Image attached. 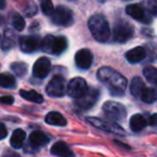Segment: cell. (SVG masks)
Returning <instances> with one entry per match:
<instances>
[{
	"mask_svg": "<svg viewBox=\"0 0 157 157\" xmlns=\"http://www.w3.org/2000/svg\"><path fill=\"white\" fill-rule=\"evenodd\" d=\"M99 81L107 86L112 96H123L127 86V80L120 72L110 67H101L97 72Z\"/></svg>",
	"mask_w": 157,
	"mask_h": 157,
	"instance_id": "obj_1",
	"label": "cell"
},
{
	"mask_svg": "<svg viewBox=\"0 0 157 157\" xmlns=\"http://www.w3.org/2000/svg\"><path fill=\"white\" fill-rule=\"evenodd\" d=\"M88 28L95 40L98 42H105L109 40L111 35L109 23L101 14H95L88 20Z\"/></svg>",
	"mask_w": 157,
	"mask_h": 157,
	"instance_id": "obj_2",
	"label": "cell"
},
{
	"mask_svg": "<svg viewBox=\"0 0 157 157\" xmlns=\"http://www.w3.org/2000/svg\"><path fill=\"white\" fill-rule=\"evenodd\" d=\"M133 31L135 30H133V27L130 23L124 20L117 21L113 27L114 40L116 42H120V43H124L132 37Z\"/></svg>",
	"mask_w": 157,
	"mask_h": 157,
	"instance_id": "obj_3",
	"label": "cell"
},
{
	"mask_svg": "<svg viewBox=\"0 0 157 157\" xmlns=\"http://www.w3.org/2000/svg\"><path fill=\"white\" fill-rule=\"evenodd\" d=\"M102 111L109 118L114 121H121L126 117L127 110L122 103L116 102V101L110 100L103 103Z\"/></svg>",
	"mask_w": 157,
	"mask_h": 157,
	"instance_id": "obj_4",
	"label": "cell"
},
{
	"mask_svg": "<svg viewBox=\"0 0 157 157\" xmlns=\"http://www.w3.org/2000/svg\"><path fill=\"white\" fill-rule=\"evenodd\" d=\"M51 20H52V22L55 25H58V26H68L73 21L72 11L70 9H68L67 7L59 6V7L55 8L53 13L51 14Z\"/></svg>",
	"mask_w": 157,
	"mask_h": 157,
	"instance_id": "obj_5",
	"label": "cell"
},
{
	"mask_svg": "<svg viewBox=\"0 0 157 157\" xmlns=\"http://www.w3.org/2000/svg\"><path fill=\"white\" fill-rule=\"evenodd\" d=\"M86 121L92 126L96 127V128L100 129V130L107 131V132H111V133H117V135H124L125 133L124 129L120 125L115 124V123L108 122V121L101 120V118L98 117H87Z\"/></svg>",
	"mask_w": 157,
	"mask_h": 157,
	"instance_id": "obj_6",
	"label": "cell"
},
{
	"mask_svg": "<svg viewBox=\"0 0 157 157\" xmlns=\"http://www.w3.org/2000/svg\"><path fill=\"white\" fill-rule=\"evenodd\" d=\"M126 13L129 16L133 18V20L138 21V22L144 23V24H150L153 20L152 14L148 11H146L142 6L133 3V5H129L126 7Z\"/></svg>",
	"mask_w": 157,
	"mask_h": 157,
	"instance_id": "obj_7",
	"label": "cell"
},
{
	"mask_svg": "<svg viewBox=\"0 0 157 157\" xmlns=\"http://www.w3.org/2000/svg\"><path fill=\"white\" fill-rule=\"evenodd\" d=\"M88 90V86L86 84L85 80L82 78H74L69 82L67 87V93L70 97L74 99H78L82 97Z\"/></svg>",
	"mask_w": 157,
	"mask_h": 157,
	"instance_id": "obj_8",
	"label": "cell"
},
{
	"mask_svg": "<svg viewBox=\"0 0 157 157\" xmlns=\"http://www.w3.org/2000/svg\"><path fill=\"white\" fill-rule=\"evenodd\" d=\"M66 82L61 75H55L46 86V93L51 97H63L66 94Z\"/></svg>",
	"mask_w": 157,
	"mask_h": 157,
	"instance_id": "obj_9",
	"label": "cell"
},
{
	"mask_svg": "<svg viewBox=\"0 0 157 157\" xmlns=\"http://www.w3.org/2000/svg\"><path fill=\"white\" fill-rule=\"evenodd\" d=\"M99 97V90L96 88H88L87 92L80 98L75 99V105L80 109H90L96 103Z\"/></svg>",
	"mask_w": 157,
	"mask_h": 157,
	"instance_id": "obj_10",
	"label": "cell"
},
{
	"mask_svg": "<svg viewBox=\"0 0 157 157\" xmlns=\"http://www.w3.org/2000/svg\"><path fill=\"white\" fill-rule=\"evenodd\" d=\"M41 45V40L37 36H23L20 38L21 50L25 53H33L39 50Z\"/></svg>",
	"mask_w": 157,
	"mask_h": 157,
	"instance_id": "obj_11",
	"label": "cell"
},
{
	"mask_svg": "<svg viewBox=\"0 0 157 157\" xmlns=\"http://www.w3.org/2000/svg\"><path fill=\"white\" fill-rule=\"evenodd\" d=\"M51 61L46 57H41L39 58L33 65V75L38 78H44L45 76L48 75L51 71Z\"/></svg>",
	"mask_w": 157,
	"mask_h": 157,
	"instance_id": "obj_12",
	"label": "cell"
},
{
	"mask_svg": "<svg viewBox=\"0 0 157 157\" xmlns=\"http://www.w3.org/2000/svg\"><path fill=\"white\" fill-rule=\"evenodd\" d=\"M93 63V54L90 50H80L75 55V63L81 69H88Z\"/></svg>",
	"mask_w": 157,
	"mask_h": 157,
	"instance_id": "obj_13",
	"label": "cell"
},
{
	"mask_svg": "<svg viewBox=\"0 0 157 157\" xmlns=\"http://www.w3.org/2000/svg\"><path fill=\"white\" fill-rule=\"evenodd\" d=\"M146 56V52L143 48L141 46H137V48H132V50L128 51L126 53V58L130 63H137L142 61Z\"/></svg>",
	"mask_w": 157,
	"mask_h": 157,
	"instance_id": "obj_14",
	"label": "cell"
},
{
	"mask_svg": "<svg viewBox=\"0 0 157 157\" xmlns=\"http://www.w3.org/2000/svg\"><path fill=\"white\" fill-rule=\"evenodd\" d=\"M51 153L56 156L59 157H72L73 153H72L71 148L63 142H56L51 148Z\"/></svg>",
	"mask_w": 157,
	"mask_h": 157,
	"instance_id": "obj_15",
	"label": "cell"
},
{
	"mask_svg": "<svg viewBox=\"0 0 157 157\" xmlns=\"http://www.w3.org/2000/svg\"><path fill=\"white\" fill-rule=\"evenodd\" d=\"M48 142V138L44 135L41 131H33L30 136H29V143L33 146V147H42Z\"/></svg>",
	"mask_w": 157,
	"mask_h": 157,
	"instance_id": "obj_16",
	"label": "cell"
},
{
	"mask_svg": "<svg viewBox=\"0 0 157 157\" xmlns=\"http://www.w3.org/2000/svg\"><path fill=\"white\" fill-rule=\"evenodd\" d=\"M68 42L65 37H54L51 48V54L59 55L67 48Z\"/></svg>",
	"mask_w": 157,
	"mask_h": 157,
	"instance_id": "obj_17",
	"label": "cell"
},
{
	"mask_svg": "<svg viewBox=\"0 0 157 157\" xmlns=\"http://www.w3.org/2000/svg\"><path fill=\"white\" fill-rule=\"evenodd\" d=\"M146 125H147L146 120L144 118V116L140 115V114H135L130 118V129L133 132H139V131L143 130Z\"/></svg>",
	"mask_w": 157,
	"mask_h": 157,
	"instance_id": "obj_18",
	"label": "cell"
},
{
	"mask_svg": "<svg viewBox=\"0 0 157 157\" xmlns=\"http://www.w3.org/2000/svg\"><path fill=\"white\" fill-rule=\"evenodd\" d=\"M45 122L50 125H54V126H66L67 125V120L59 112H50L45 116Z\"/></svg>",
	"mask_w": 157,
	"mask_h": 157,
	"instance_id": "obj_19",
	"label": "cell"
},
{
	"mask_svg": "<svg viewBox=\"0 0 157 157\" xmlns=\"http://www.w3.org/2000/svg\"><path fill=\"white\" fill-rule=\"evenodd\" d=\"M145 88V84L142 81V78L139 76H136L132 78V81L130 83V93L133 97L136 98H140V95Z\"/></svg>",
	"mask_w": 157,
	"mask_h": 157,
	"instance_id": "obj_20",
	"label": "cell"
},
{
	"mask_svg": "<svg viewBox=\"0 0 157 157\" xmlns=\"http://www.w3.org/2000/svg\"><path fill=\"white\" fill-rule=\"evenodd\" d=\"M25 139H26V133H25V131L22 130V129H16L13 132V135H12L10 143H11V145L13 146L14 148H20V147H22L23 144H24Z\"/></svg>",
	"mask_w": 157,
	"mask_h": 157,
	"instance_id": "obj_21",
	"label": "cell"
},
{
	"mask_svg": "<svg viewBox=\"0 0 157 157\" xmlns=\"http://www.w3.org/2000/svg\"><path fill=\"white\" fill-rule=\"evenodd\" d=\"M20 95L24 99L35 103H42L43 102V96L37 93L36 90H20Z\"/></svg>",
	"mask_w": 157,
	"mask_h": 157,
	"instance_id": "obj_22",
	"label": "cell"
},
{
	"mask_svg": "<svg viewBox=\"0 0 157 157\" xmlns=\"http://www.w3.org/2000/svg\"><path fill=\"white\" fill-rule=\"evenodd\" d=\"M157 98V94H156V90L153 87H146L143 90V92L140 95V98L143 102L145 103H153Z\"/></svg>",
	"mask_w": 157,
	"mask_h": 157,
	"instance_id": "obj_23",
	"label": "cell"
},
{
	"mask_svg": "<svg viewBox=\"0 0 157 157\" xmlns=\"http://www.w3.org/2000/svg\"><path fill=\"white\" fill-rule=\"evenodd\" d=\"M0 86L3 88H12L15 86V78L8 73H0Z\"/></svg>",
	"mask_w": 157,
	"mask_h": 157,
	"instance_id": "obj_24",
	"label": "cell"
},
{
	"mask_svg": "<svg viewBox=\"0 0 157 157\" xmlns=\"http://www.w3.org/2000/svg\"><path fill=\"white\" fill-rule=\"evenodd\" d=\"M143 75L144 78L147 80L148 82H151L152 84L157 83V70L153 66H147L143 69Z\"/></svg>",
	"mask_w": 157,
	"mask_h": 157,
	"instance_id": "obj_25",
	"label": "cell"
},
{
	"mask_svg": "<svg viewBox=\"0 0 157 157\" xmlns=\"http://www.w3.org/2000/svg\"><path fill=\"white\" fill-rule=\"evenodd\" d=\"M11 69L17 76H23L27 72V65L25 63H22V61H20V63L17 61V63H12Z\"/></svg>",
	"mask_w": 157,
	"mask_h": 157,
	"instance_id": "obj_26",
	"label": "cell"
},
{
	"mask_svg": "<svg viewBox=\"0 0 157 157\" xmlns=\"http://www.w3.org/2000/svg\"><path fill=\"white\" fill-rule=\"evenodd\" d=\"M13 37H14L13 33H11V35H10L9 31H7L5 37H3L2 40H1L0 48H2V50H9V48H11L12 46L14 45V38Z\"/></svg>",
	"mask_w": 157,
	"mask_h": 157,
	"instance_id": "obj_27",
	"label": "cell"
},
{
	"mask_svg": "<svg viewBox=\"0 0 157 157\" xmlns=\"http://www.w3.org/2000/svg\"><path fill=\"white\" fill-rule=\"evenodd\" d=\"M12 25H13V27L16 29L17 31H22L23 29L25 28V21L24 18L22 17V16L20 15V14H13V16H12Z\"/></svg>",
	"mask_w": 157,
	"mask_h": 157,
	"instance_id": "obj_28",
	"label": "cell"
},
{
	"mask_svg": "<svg viewBox=\"0 0 157 157\" xmlns=\"http://www.w3.org/2000/svg\"><path fill=\"white\" fill-rule=\"evenodd\" d=\"M41 10L43 14L51 16V14L54 11V6H53L51 0H42L41 1Z\"/></svg>",
	"mask_w": 157,
	"mask_h": 157,
	"instance_id": "obj_29",
	"label": "cell"
},
{
	"mask_svg": "<svg viewBox=\"0 0 157 157\" xmlns=\"http://www.w3.org/2000/svg\"><path fill=\"white\" fill-rule=\"evenodd\" d=\"M146 5V9L152 15H156L157 13V2L156 0H145L144 1Z\"/></svg>",
	"mask_w": 157,
	"mask_h": 157,
	"instance_id": "obj_30",
	"label": "cell"
},
{
	"mask_svg": "<svg viewBox=\"0 0 157 157\" xmlns=\"http://www.w3.org/2000/svg\"><path fill=\"white\" fill-rule=\"evenodd\" d=\"M0 102L3 105H12L14 102V98L12 96H1L0 97Z\"/></svg>",
	"mask_w": 157,
	"mask_h": 157,
	"instance_id": "obj_31",
	"label": "cell"
},
{
	"mask_svg": "<svg viewBox=\"0 0 157 157\" xmlns=\"http://www.w3.org/2000/svg\"><path fill=\"white\" fill-rule=\"evenodd\" d=\"M8 135V130L7 128H6V126L3 124H1L0 123V140L5 139L6 137H7Z\"/></svg>",
	"mask_w": 157,
	"mask_h": 157,
	"instance_id": "obj_32",
	"label": "cell"
},
{
	"mask_svg": "<svg viewBox=\"0 0 157 157\" xmlns=\"http://www.w3.org/2000/svg\"><path fill=\"white\" fill-rule=\"evenodd\" d=\"M148 124L152 125V126H154V125L156 124V114H153V115L151 116L150 121H148Z\"/></svg>",
	"mask_w": 157,
	"mask_h": 157,
	"instance_id": "obj_33",
	"label": "cell"
},
{
	"mask_svg": "<svg viewBox=\"0 0 157 157\" xmlns=\"http://www.w3.org/2000/svg\"><path fill=\"white\" fill-rule=\"evenodd\" d=\"M3 157H20V155H17L14 152H7L3 155Z\"/></svg>",
	"mask_w": 157,
	"mask_h": 157,
	"instance_id": "obj_34",
	"label": "cell"
},
{
	"mask_svg": "<svg viewBox=\"0 0 157 157\" xmlns=\"http://www.w3.org/2000/svg\"><path fill=\"white\" fill-rule=\"evenodd\" d=\"M7 6V2H6V0H0V10H3Z\"/></svg>",
	"mask_w": 157,
	"mask_h": 157,
	"instance_id": "obj_35",
	"label": "cell"
},
{
	"mask_svg": "<svg viewBox=\"0 0 157 157\" xmlns=\"http://www.w3.org/2000/svg\"><path fill=\"white\" fill-rule=\"evenodd\" d=\"M69 1H74V0H69Z\"/></svg>",
	"mask_w": 157,
	"mask_h": 157,
	"instance_id": "obj_36",
	"label": "cell"
},
{
	"mask_svg": "<svg viewBox=\"0 0 157 157\" xmlns=\"http://www.w3.org/2000/svg\"><path fill=\"white\" fill-rule=\"evenodd\" d=\"M0 23H1V20H0Z\"/></svg>",
	"mask_w": 157,
	"mask_h": 157,
	"instance_id": "obj_37",
	"label": "cell"
}]
</instances>
